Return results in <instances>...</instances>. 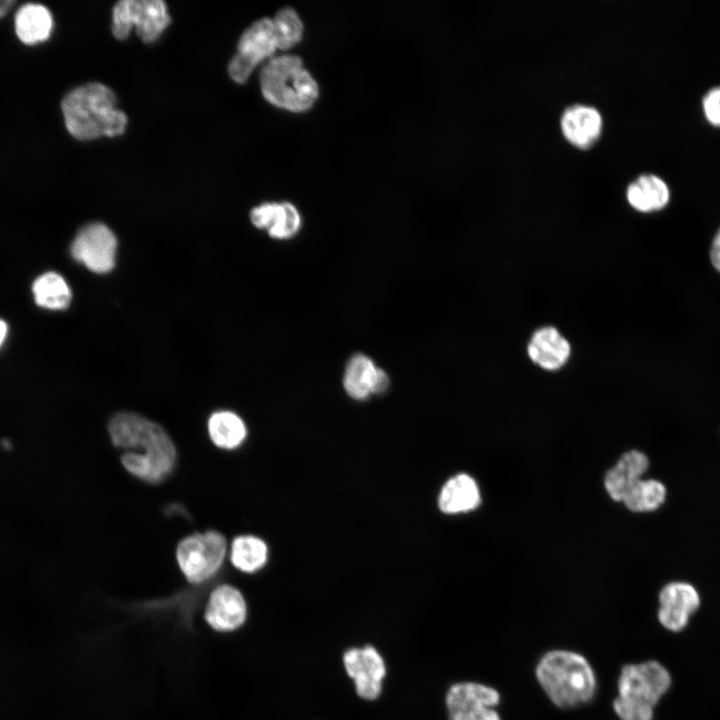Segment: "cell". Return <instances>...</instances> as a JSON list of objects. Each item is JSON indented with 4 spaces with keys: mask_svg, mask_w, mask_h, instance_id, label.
<instances>
[{
    "mask_svg": "<svg viewBox=\"0 0 720 720\" xmlns=\"http://www.w3.org/2000/svg\"><path fill=\"white\" fill-rule=\"evenodd\" d=\"M108 433L114 446L127 450L121 463L136 478L160 483L173 471L175 445L156 422L134 412H119L110 419Z\"/></svg>",
    "mask_w": 720,
    "mask_h": 720,
    "instance_id": "6da1fadb",
    "label": "cell"
},
{
    "mask_svg": "<svg viewBox=\"0 0 720 720\" xmlns=\"http://www.w3.org/2000/svg\"><path fill=\"white\" fill-rule=\"evenodd\" d=\"M61 109L68 132L79 140L121 135L127 125L114 93L101 83L74 88L64 96Z\"/></svg>",
    "mask_w": 720,
    "mask_h": 720,
    "instance_id": "7a4b0ae2",
    "label": "cell"
},
{
    "mask_svg": "<svg viewBox=\"0 0 720 720\" xmlns=\"http://www.w3.org/2000/svg\"><path fill=\"white\" fill-rule=\"evenodd\" d=\"M536 677L549 699L560 708H572L592 700L596 678L588 661L567 650H552L539 660Z\"/></svg>",
    "mask_w": 720,
    "mask_h": 720,
    "instance_id": "3957f363",
    "label": "cell"
},
{
    "mask_svg": "<svg viewBox=\"0 0 720 720\" xmlns=\"http://www.w3.org/2000/svg\"><path fill=\"white\" fill-rule=\"evenodd\" d=\"M670 686L669 672L656 661L625 665L613 708L621 720H653L654 707Z\"/></svg>",
    "mask_w": 720,
    "mask_h": 720,
    "instance_id": "277c9868",
    "label": "cell"
},
{
    "mask_svg": "<svg viewBox=\"0 0 720 720\" xmlns=\"http://www.w3.org/2000/svg\"><path fill=\"white\" fill-rule=\"evenodd\" d=\"M260 85L270 103L292 111L310 108L318 97L316 81L295 55L272 58L262 69Z\"/></svg>",
    "mask_w": 720,
    "mask_h": 720,
    "instance_id": "5b68a950",
    "label": "cell"
},
{
    "mask_svg": "<svg viewBox=\"0 0 720 720\" xmlns=\"http://www.w3.org/2000/svg\"><path fill=\"white\" fill-rule=\"evenodd\" d=\"M226 550L225 537L211 530L183 538L177 545L176 559L187 581L200 584L220 569Z\"/></svg>",
    "mask_w": 720,
    "mask_h": 720,
    "instance_id": "8992f818",
    "label": "cell"
},
{
    "mask_svg": "<svg viewBox=\"0 0 720 720\" xmlns=\"http://www.w3.org/2000/svg\"><path fill=\"white\" fill-rule=\"evenodd\" d=\"M166 4L161 0H123L113 8L112 32L125 39L133 27L142 41H155L169 24Z\"/></svg>",
    "mask_w": 720,
    "mask_h": 720,
    "instance_id": "52a82bcc",
    "label": "cell"
},
{
    "mask_svg": "<svg viewBox=\"0 0 720 720\" xmlns=\"http://www.w3.org/2000/svg\"><path fill=\"white\" fill-rule=\"evenodd\" d=\"M277 48L273 20L262 18L253 23L240 37L237 53L229 64L231 78L244 83L255 66Z\"/></svg>",
    "mask_w": 720,
    "mask_h": 720,
    "instance_id": "ba28073f",
    "label": "cell"
},
{
    "mask_svg": "<svg viewBox=\"0 0 720 720\" xmlns=\"http://www.w3.org/2000/svg\"><path fill=\"white\" fill-rule=\"evenodd\" d=\"M499 693L492 687L474 683H457L446 696L449 720H501L495 707Z\"/></svg>",
    "mask_w": 720,
    "mask_h": 720,
    "instance_id": "9c48e42d",
    "label": "cell"
},
{
    "mask_svg": "<svg viewBox=\"0 0 720 720\" xmlns=\"http://www.w3.org/2000/svg\"><path fill=\"white\" fill-rule=\"evenodd\" d=\"M117 239L103 223L94 222L82 227L75 236L72 256L95 273H107L115 265Z\"/></svg>",
    "mask_w": 720,
    "mask_h": 720,
    "instance_id": "30bf717a",
    "label": "cell"
},
{
    "mask_svg": "<svg viewBox=\"0 0 720 720\" xmlns=\"http://www.w3.org/2000/svg\"><path fill=\"white\" fill-rule=\"evenodd\" d=\"M658 620L669 631L680 632L700 606V595L694 585L684 581L665 584L659 592Z\"/></svg>",
    "mask_w": 720,
    "mask_h": 720,
    "instance_id": "8fae6325",
    "label": "cell"
},
{
    "mask_svg": "<svg viewBox=\"0 0 720 720\" xmlns=\"http://www.w3.org/2000/svg\"><path fill=\"white\" fill-rule=\"evenodd\" d=\"M247 618V604L242 593L235 587L223 584L209 595L204 619L216 632L229 633L239 629Z\"/></svg>",
    "mask_w": 720,
    "mask_h": 720,
    "instance_id": "7c38bea8",
    "label": "cell"
},
{
    "mask_svg": "<svg viewBox=\"0 0 720 720\" xmlns=\"http://www.w3.org/2000/svg\"><path fill=\"white\" fill-rule=\"evenodd\" d=\"M343 661L357 694L367 700L377 698L385 676L384 661L377 650L372 646L352 648L344 653Z\"/></svg>",
    "mask_w": 720,
    "mask_h": 720,
    "instance_id": "4fadbf2b",
    "label": "cell"
},
{
    "mask_svg": "<svg viewBox=\"0 0 720 720\" xmlns=\"http://www.w3.org/2000/svg\"><path fill=\"white\" fill-rule=\"evenodd\" d=\"M564 138L574 147L587 150L600 139L603 119L598 109L591 105L575 103L566 107L560 117Z\"/></svg>",
    "mask_w": 720,
    "mask_h": 720,
    "instance_id": "5bb4252c",
    "label": "cell"
},
{
    "mask_svg": "<svg viewBox=\"0 0 720 720\" xmlns=\"http://www.w3.org/2000/svg\"><path fill=\"white\" fill-rule=\"evenodd\" d=\"M388 383L387 374L366 355L356 354L347 363L343 384L354 399L364 400L371 394L381 393Z\"/></svg>",
    "mask_w": 720,
    "mask_h": 720,
    "instance_id": "9a60e30c",
    "label": "cell"
},
{
    "mask_svg": "<svg viewBox=\"0 0 720 720\" xmlns=\"http://www.w3.org/2000/svg\"><path fill=\"white\" fill-rule=\"evenodd\" d=\"M527 351L530 359L541 368L556 370L568 361L571 347L556 328L547 326L534 332Z\"/></svg>",
    "mask_w": 720,
    "mask_h": 720,
    "instance_id": "2e32d148",
    "label": "cell"
},
{
    "mask_svg": "<svg viewBox=\"0 0 720 720\" xmlns=\"http://www.w3.org/2000/svg\"><path fill=\"white\" fill-rule=\"evenodd\" d=\"M250 219L254 226L267 229L276 239L292 237L299 229L300 215L292 204L265 203L252 209Z\"/></svg>",
    "mask_w": 720,
    "mask_h": 720,
    "instance_id": "e0dca14e",
    "label": "cell"
},
{
    "mask_svg": "<svg viewBox=\"0 0 720 720\" xmlns=\"http://www.w3.org/2000/svg\"><path fill=\"white\" fill-rule=\"evenodd\" d=\"M649 467L648 457L641 451L624 453L605 476L604 485L615 501H622L626 492L641 479Z\"/></svg>",
    "mask_w": 720,
    "mask_h": 720,
    "instance_id": "ac0fdd59",
    "label": "cell"
},
{
    "mask_svg": "<svg viewBox=\"0 0 720 720\" xmlns=\"http://www.w3.org/2000/svg\"><path fill=\"white\" fill-rule=\"evenodd\" d=\"M627 201L632 208L642 213L659 211L670 201V189L658 175L645 173L629 183Z\"/></svg>",
    "mask_w": 720,
    "mask_h": 720,
    "instance_id": "d6986e66",
    "label": "cell"
},
{
    "mask_svg": "<svg viewBox=\"0 0 720 720\" xmlns=\"http://www.w3.org/2000/svg\"><path fill=\"white\" fill-rule=\"evenodd\" d=\"M18 39L26 45L46 41L52 32L53 18L47 7L38 3H26L19 7L14 17Z\"/></svg>",
    "mask_w": 720,
    "mask_h": 720,
    "instance_id": "ffe728a7",
    "label": "cell"
},
{
    "mask_svg": "<svg viewBox=\"0 0 720 720\" xmlns=\"http://www.w3.org/2000/svg\"><path fill=\"white\" fill-rule=\"evenodd\" d=\"M480 503V492L475 480L464 473L450 478L439 495L442 512L456 514L475 509Z\"/></svg>",
    "mask_w": 720,
    "mask_h": 720,
    "instance_id": "44dd1931",
    "label": "cell"
},
{
    "mask_svg": "<svg viewBox=\"0 0 720 720\" xmlns=\"http://www.w3.org/2000/svg\"><path fill=\"white\" fill-rule=\"evenodd\" d=\"M207 427L211 441L222 449L239 447L247 435L243 420L228 410L214 412L209 417Z\"/></svg>",
    "mask_w": 720,
    "mask_h": 720,
    "instance_id": "7402d4cb",
    "label": "cell"
},
{
    "mask_svg": "<svg viewBox=\"0 0 720 720\" xmlns=\"http://www.w3.org/2000/svg\"><path fill=\"white\" fill-rule=\"evenodd\" d=\"M265 542L252 535L236 537L231 544L230 560L235 568L245 573L261 569L267 561Z\"/></svg>",
    "mask_w": 720,
    "mask_h": 720,
    "instance_id": "603a6c76",
    "label": "cell"
},
{
    "mask_svg": "<svg viewBox=\"0 0 720 720\" xmlns=\"http://www.w3.org/2000/svg\"><path fill=\"white\" fill-rule=\"evenodd\" d=\"M666 494L662 482L640 479L626 492L622 502L633 512H653L664 504Z\"/></svg>",
    "mask_w": 720,
    "mask_h": 720,
    "instance_id": "cb8c5ba5",
    "label": "cell"
},
{
    "mask_svg": "<svg viewBox=\"0 0 720 720\" xmlns=\"http://www.w3.org/2000/svg\"><path fill=\"white\" fill-rule=\"evenodd\" d=\"M33 293L39 306L52 310L66 308L72 295L64 278L54 272L37 278L33 284Z\"/></svg>",
    "mask_w": 720,
    "mask_h": 720,
    "instance_id": "d4e9b609",
    "label": "cell"
},
{
    "mask_svg": "<svg viewBox=\"0 0 720 720\" xmlns=\"http://www.w3.org/2000/svg\"><path fill=\"white\" fill-rule=\"evenodd\" d=\"M273 20L277 48L287 49L301 38L302 22L291 7H285L277 12Z\"/></svg>",
    "mask_w": 720,
    "mask_h": 720,
    "instance_id": "484cf974",
    "label": "cell"
},
{
    "mask_svg": "<svg viewBox=\"0 0 720 720\" xmlns=\"http://www.w3.org/2000/svg\"><path fill=\"white\" fill-rule=\"evenodd\" d=\"M702 110L706 120L720 128V85L711 87L703 95Z\"/></svg>",
    "mask_w": 720,
    "mask_h": 720,
    "instance_id": "4316f807",
    "label": "cell"
},
{
    "mask_svg": "<svg viewBox=\"0 0 720 720\" xmlns=\"http://www.w3.org/2000/svg\"><path fill=\"white\" fill-rule=\"evenodd\" d=\"M710 259L715 269L720 272V228L712 241Z\"/></svg>",
    "mask_w": 720,
    "mask_h": 720,
    "instance_id": "83f0119b",
    "label": "cell"
},
{
    "mask_svg": "<svg viewBox=\"0 0 720 720\" xmlns=\"http://www.w3.org/2000/svg\"><path fill=\"white\" fill-rule=\"evenodd\" d=\"M16 4L13 0H0V19L3 18Z\"/></svg>",
    "mask_w": 720,
    "mask_h": 720,
    "instance_id": "f1b7e54d",
    "label": "cell"
},
{
    "mask_svg": "<svg viewBox=\"0 0 720 720\" xmlns=\"http://www.w3.org/2000/svg\"><path fill=\"white\" fill-rule=\"evenodd\" d=\"M7 333V325L3 320H0V346L6 336Z\"/></svg>",
    "mask_w": 720,
    "mask_h": 720,
    "instance_id": "f546056e",
    "label": "cell"
}]
</instances>
